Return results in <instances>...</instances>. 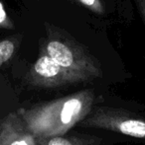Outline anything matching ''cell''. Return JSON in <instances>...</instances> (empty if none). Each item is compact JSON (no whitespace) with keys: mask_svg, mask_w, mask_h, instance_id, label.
Wrapping results in <instances>:
<instances>
[{"mask_svg":"<svg viewBox=\"0 0 145 145\" xmlns=\"http://www.w3.org/2000/svg\"><path fill=\"white\" fill-rule=\"evenodd\" d=\"M15 50V46L11 40L0 42V66L9 60Z\"/></svg>","mask_w":145,"mask_h":145,"instance_id":"cell-7","label":"cell"},{"mask_svg":"<svg viewBox=\"0 0 145 145\" xmlns=\"http://www.w3.org/2000/svg\"><path fill=\"white\" fill-rule=\"evenodd\" d=\"M47 54L81 81L99 75V68L91 59L60 40H51L47 44Z\"/></svg>","mask_w":145,"mask_h":145,"instance_id":"cell-3","label":"cell"},{"mask_svg":"<svg viewBox=\"0 0 145 145\" xmlns=\"http://www.w3.org/2000/svg\"><path fill=\"white\" fill-rule=\"evenodd\" d=\"M0 145H40L22 116L11 113L0 120Z\"/></svg>","mask_w":145,"mask_h":145,"instance_id":"cell-5","label":"cell"},{"mask_svg":"<svg viewBox=\"0 0 145 145\" xmlns=\"http://www.w3.org/2000/svg\"><path fill=\"white\" fill-rule=\"evenodd\" d=\"M29 82L34 86L52 88L81 82V80L47 54L39 57L33 65L29 74Z\"/></svg>","mask_w":145,"mask_h":145,"instance_id":"cell-4","label":"cell"},{"mask_svg":"<svg viewBox=\"0 0 145 145\" xmlns=\"http://www.w3.org/2000/svg\"><path fill=\"white\" fill-rule=\"evenodd\" d=\"M137 2L140 7V10H141L142 15H143L144 20H145V0H137Z\"/></svg>","mask_w":145,"mask_h":145,"instance_id":"cell-10","label":"cell"},{"mask_svg":"<svg viewBox=\"0 0 145 145\" xmlns=\"http://www.w3.org/2000/svg\"><path fill=\"white\" fill-rule=\"evenodd\" d=\"M79 1L85 4V5L93 8V10L101 12V4H99V0H79Z\"/></svg>","mask_w":145,"mask_h":145,"instance_id":"cell-8","label":"cell"},{"mask_svg":"<svg viewBox=\"0 0 145 145\" xmlns=\"http://www.w3.org/2000/svg\"><path fill=\"white\" fill-rule=\"evenodd\" d=\"M43 145H89V141L77 137H63L62 135L41 139Z\"/></svg>","mask_w":145,"mask_h":145,"instance_id":"cell-6","label":"cell"},{"mask_svg":"<svg viewBox=\"0 0 145 145\" xmlns=\"http://www.w3.org/2000/svg\"><path fill=\"white\" fill-rule=\"evenodd\" d=\"M79 125L101 128L145 139V120L122 109L109 107L93 108Z\"/></svg>","mask_w":145,"mask_h":145,"instance_id":"cell-2","label":"cell"},{"mask_svg":"<svg viewBox=\"0 0 145 145\" xmlns=\"http://www.w3.org/2000/svg\"><path fill=\"white\" fill-rule=\"evenodd\" d=\"M5 20H6V13H5V10H4L2 3L0 2V24L4 23V21H5Z\"/></svg>","mask_w":145,"mask_h":145,"instance_id":"cell-9","label":"cell"},{"mask_svg":"<svg viewBox=\"0 0 145 145\" xmlns=\"http://www.w3.org/2000/svg\"><path fill=\"white\" fill-rule=\"evenodd\" d=\"M93 99V92L85 90L24 110L21 116L39 139L64 135L89 115Z\"/></svg>","mask_w":145,"mask_h":145,"instance_id":"cell-1","label":"cell"}]
</instances>
